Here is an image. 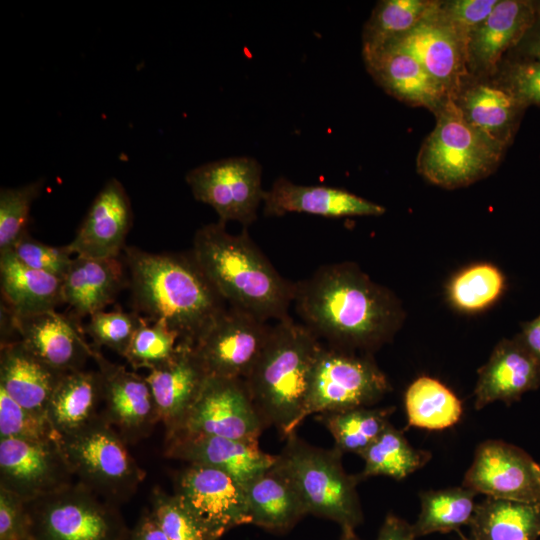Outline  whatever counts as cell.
<instances>
[{
    "instance_id": "28",
    "label": "cell",
    "mask_w": 540,
    "mask_h": 540,
    "mask_svg": "<svg viewBox=\"0 0 540 540\" xmlns=\"http://www.w3.org/2000/svg\"><path fill=\"white\" fill-rule=\"evenodd\" d=\"M64 374L38 359L20 340L1 343L0 388L27 409L46 413Z\"/></svg>"
},
{
    "instance_id": "4",
    "label": "cell",
    "mask_w": 540,
    "mask_h": 540,
    "mask_svg": "<svg viewBox=\"0 0 540 540\" xmlns=\"http://www.w3.org/2000/svg\"><path fill=\"white\" fill-rule=\"evenodd\" d=\"M322 347L312 331L290 316L271 326L262 352L243 379L265 428L274 426L286 438L301 424Z\"/></svg>"
},
{
    "instance_id": "29",
    "label": "cell",
    "mask_w": 540,
    "mask_h": 540,
    "mask_svg": "<svg viewBox=\"0 0 540 540\" xmlns=\"http://www.w3.org/2000/svg\"><path fill=\"white\" fill-rule=\"evenodd\" d=\"M243 487L250 524L284 533L307 515L292 484L273 466L244 483Z\"/></svg>"
},
{
    "instance_id": "3",
    "label": "cell",
    "mask_w": 540,
    "mask_h": 540,
    "mask_svg": "<svg viewBox=\"0 0 540 540\" xmlns=\"http://www.w3.org/2000/svg\"><path fill=\"white\" fill-rule=\"evenodd\" d=\"M192 253L224 301L262 321L289 317L295 283L285 279L250 238L220 221L195 233Z\"/></svg>"
},
{
    "instance_id": "7",
    "label": "cell",
    "mask_w": 540,
    "mask_h": 540,
    "mask_svg": "<svg viewBox=\"0 0 540 540\" xmlns=\"http://www.w3.org/2000/svg\"><path fill=\"white\" fill-rule=\"evenodd\" d=\"M126 444L101 414L60 440L77 482L116 506L128 501L145 477Z\"/></svg>"
},
{
    "instance_id": "2",
    "label": "cell",
    "mask_w": 540,
    "mask_h": 540,
    "mask_svg": "<svg viewBox=\"0 0 540 540\" xmlns=\"http://www.w3.org/2000/svg\"><path fill=\"white\" fill-rule=\"evenodd\" d=\"M124 250L135 312L149 322L163 323L179 343L194 347L228 306L192 251Z\"/></svg>"
},
{
    "instance_id": "49",
    "label": "cell",
    "mask_w": 540,
    "mask_h": 540,
    "mask_svg": "<svg viewBox=\"0 0 540 540\" xmlns=\"http://www.w3.org/2000/svg\"><path fill=\"white\" fill-rule=\"evenodd\" d=\"M412 525L389 513L385 517L376 540H416Z\"/></svg>"
},
{
    "instance_id": "35",
    "label": "cell",
    "mask_w": 540,
    "mask_h": 540,
    "mask_svg": "<svg viewBox=\"0 0 540 540\" xmlns=\"http://www.w3.org/2000/svg\"><path fill=\"white\" fill-rule=\"evenodd\" d=\"M438 0H382L371 12L362 33V54L378 50L411 31Z\"/></svg>"
},
{
    "instance_id": "52",
    "label": "cell",
    "mask_w": 540,
    "mask_h": 540,
    "mask_svg": "<svg viewBox=\"0 0 540 540\" xmlns=\"http://www.w3.org/2000/svg\"><path fill=\"white\" fill-rule=\"evenodd\" d=\"M341 529H342V533H341L340 540H361L356 535L355 529L349 528V527H345V528H341Z\"/></svg>"
},
{
    "instance_id": "10",
    "label": "cell",
    "mask_w": 540,
    "mask_h": 540,
    "mask_svg": "<svg viewBox=\"0 0 540 540\" xmlns=\"http://www.w3.org/2000/svg\"><path fill=\"white\" fill-rule=\"evenodd\" d=\"M185 180L194 198L215 210L218 221H236L246 228L257 219L265 191L256 159L229 157L205 163L190 170Z\"/></svg>"
},
{
    "instance_id": "5",
    "label": "cell",
    "mask_w": 540,
    "mask_h": 540,
    "mask_svg": "<svg viewBox=\"0 0 540 540\" xmlns=\"http://www.w3.org/2000/svg\"><path fill=\"white\" fill-rule=\"evenodd\" d=\"M276 455L273 467L294 487L307 514L355 529L363 522L356 486L359 476L349 475L336 447L322 449L299 438L295 432Z\"/></svg>"
},
{
    "instance_id": "12",
    "label": "cell",
    "mask_w": 540,
    "mask_h": 540,
    "mask_svg": "<svg viewBox=\"0 0 540 540\" xmlns=\"http://www.w3.org/2000/svg\"><path fill=\"white\" fill-rule=\"evenodd\" d=\"M271 326L228 306L194 349L209 376L244 379L262 352Z\"/></svg>"
},
{
    "instance_id": "37",
    "label": "cell",
    "mask_w": 540,
    "mask_h": 540,
    "mask_svg": "<svg viewBox=\"0 0 540 540\" xmlns=\"http://www.w3.org/2000/svg\"><path fill=\"white\" fill-rule=\"evenodd\" d=\"M394 407H358L336 412H326L319 420L326 426L342 453L361 455L384 431Z\"/></svg>"
},
{
    "instance_id": "15",
    "label": "cell",
    "mask_w": 540,
    "mask_h": 540,
    "mask_svg": "<svg viewBox=\"0 0 540 540\" xmlns=\"http://www.w3.org/2000/svg\"><path fill=\"white\" fill-rule=\"evenodd\" d=\"M60 442L0 438V487L29 503L72 484Z\"/></svg>"
},
{
    "instance_id": "40",
    "label": "cell",
    "mask_w": 540,
    "mask_h": 540,
    "mask_svg": "<svg viewBox=\"0 0 540 540\" xmlns=\"http://www.w3.org/2000/svg\"><path fill=\"white\" fill-rule=\"evenodd\" d=\"M149 511L169 540H219L174 493L155 488Z\"/></svg>"
},
{
    "instance_id": "26",
    "label": "cell",
    "mask_w": 540,
    "mask_h": 540,
    "mask_svg": "<svg viewBox=\"0 0 540 540\" xmlns=\"http://www.w3.org/2000/svg\"><path fill=\"white\" fill-rule=\"evenodd\" d=\"M363 58L375 82L399 101L427 108L434 114L448 98L439 83L409 53L385 46L363 54Z\"/></svg>"
},
{
    "instance_id": "38",
    "label": "cell",
    "mask_w": 540,
    "mask_h": 540,
    "mask_svg": "<svg viewBox=\"0 0 540 540\" xmlns=\"http://www.w3.org/2000/svg\"><path fill=\"white\" fill-rule=\"evenodd\" d=\"M506 278L495 265L475 263L457 272L447 285L451 305L462 312L474 313L493 305L503 294Z\"/></svg>"
},
{
    "instance_id": "14",
    "label": "cell",
    "mask_w": 540,
    "mask_h": 540,
    "mask_svg": "<svg viewBox=\"0 0 540 540\" xmlns=\"http://www.w3.org/2000/svg\"><path fill=\"white\" fill-rule=\"evenodd\" d=\"M463 486L491 498L540 503V465L515 445L486 440L477 447Z\"/></svg>"
},
{
    "instance_id": "17",
    "label": "cell",
    "mask_w": 540,
    "mask_h": 540,
    "mask_svg": "<svg viewBox=\"0 0 540 540\" xmlns=\"http://www.w3.org/2000/svg\"><path fill=\"white\" fill-rule=\"evenodd\" d=\"M466 45V41L439 11L438 0L437 6L411 31L385 46L415 57L452 98L469 76Z\"/></svg>"
},
{
    "instance_id": "31",
    "label": "cell",
    "mask_w": 540,
    "mask_h": 540,
    "mask_svg": "<svg viewBox=\"0 0 540 540\" xmlns=\"http://www.w3.org/2000/svg\"><path fill=\"white\" fill-rule=\"evenodd\" d=\"M102 377L98 370L66 373L56 386L46 409L60 437L83 428L101 413Z\"/></svg>"
},
{
    "instance_id": "23",
    "label": "cell",
    "mask_w": 540,
    "mask_h": 540,
    "mask_svg": "<svg viewBox=\"0 0 540 540\" xmlns=\"http://www.w3.org/2000/svg\"><path fill=\"white\" fill-rule=\"evenodd\" d=\"M165 456L221 470L242 485L271 468L276 456L260 450L258 441L218 436H175L166 439Z\"/></svg>"
},
{
    "instance_id": "45",
    "label": "cell",
    "mask_w": 540,
    "mask_h": 540,
    "mask_svg": "<svg viewBox=\"0 0 540 540\" xmlns=\"http://www.w3.org/2000/svg\"><path fill=\"white\" fill-rule=\"evenodd\" d=\"M24 265L63 279L73 260V253L67 245L55 247L24 236L12 250Z\"/></svg>"
},
{
    "instance_id": "43",
    "label": "cell",
    "mask_w": 540,
    "mask_h": 540,
    "mask_svg": "<svg viewBox=\"0 0 540 540\" xmlns=\"http://www.w3.org/2000/svg\"><path fill=\"white\" fill-rule=\"evenodd\" d=\"M142 320L143 317L135 311L102 310L89 316L85 330L97 346L108 347L124 357Z\"/></svg>"
},
{
    "instance_id": "46",
    "label": "cell",
    "mask_w": 540,
    "mask_h": 540,
    "mask_svg": "<svg viewBox=\"0 0 540 540\" xmlns=\"http://www.w3.org/2000/svg\"><path fill=\"white\" fill-rule=\"evenodd\" d=\"M498 1L439 0V11L467 44L470 33L488 17Z\"/></svg>"
},
{
    "instance_id": "32",
    "label": "cell",
    "mask_w": 540,
    "mask_h": 540,
    "mask_svg": "<svg viewBox=\"0 0 540 540\" xmlns=\"http://www.w3.org/2000/svg\"><path fill=\"white\" fill-rule=\"evenodd\" d=\"M469 526L473 540H537L540 503L487 497L477 504Z\"/></svg>"
},
{
    "instance_id": "16",
    "label": "cell",
    "mask_w": 540,
    "mask_h": 540,
    "mask_svg": "<svg viewBox=\"0 0 540 540\" xmlns=\"http://www.w3.org/2000/svg\"><path fill=\"white\" fill-rule=\"evenodd\" d=\"M93 359L102 377L101 416L127 444L149 436L160 418L145 376L108 361L97 350Z\"/></svg>"
},
{
    "instance_id": "6",
    "label": "cell",
    "mask_w": 540,
    "mask_h": 540,
    "mask_svg": "<svg viewBox=\"0 0 540 540\" xmlns=\"http://www.w3.org/2000/svg\"><path fill=\"white\" fill-rule=\"evenodd\" d=\"M436 124L418 152V173L445 189L466 187L488 177L505 151L475 130L452 98L434 113Z\"/></svg>"
},
{
    "instance_id": "44",
    "label": "cell",
    "mask_w": 540,
    "mask_h": 540,
    "mask_svg": "<svg viewBox=\"0 0 540 540\" xmlns=\"http://www.w3.org/2000/svg\"><path fill=\"white\" fill-rule=\"evenodd\" d=\"M493 78L527 107H540V60L504 58Z\"/></svg>"
},
{
    "instance_id": "47",
    "label": "cell",
    "mask_w": 540,
    "mask_h": 540,
    "mask_svg": "<svg viewBox=\"0 0 540 540\" xmlns=\"http://www.w3.org/2000/svg\"><path fill=\"white\" fill-rule=\"evenodd\" d=\"M0 540H33L27 502L1 487Z\"/></svg>"
},
{
    "instance_id": "24",
    "label": "cell",
    "mask_w": 540,
    "mask_h": 540,
    "mask_svg": "<svg viewBox=\"0 0 540 540\" xmlns=\"http://www.w3.org/2000/svg\"><path fill=\"white\" fill-rule=\"evenodd\" d=\"M540 388V362L514 337L502 339L478 370L475 408L502 401L511 404Z\"/></svg>"
},
{
    "instance_id": "48",
    "label": "cell",
    "mask_w": 540,
    "mask_h": 540,
    "mask_svg": "<svg viewBox=\"0 0 540 540\" xmlns=\"http://www.w3.org/2000/svg\"><path fill=\"white\" fill-rule=\"evenodd\" d=\"M504 58L540 60V6L537 16L529 29Z\"/></svg>"
},
{
    "instance_id": "13",
    "label": "cell",
    "mask_w": 540,
    "mask_h": 540,
    "mask_svg": "<svg viewBox=\"0 0 540 540\" xmlns=\"http://www.w3.org/2000/svg\"><path fill=\"white\" fill-rule=\"evenodd\" d=\"M174 494L218 539L250 524L243 485L216 468L188 463L175 478Z\"/></svg>"
},
{
    "instance_id": "41",
    "label": "cell",
    "mask_w": 540,
    "mask_h": 540,
    "mask_svg": "<svg viewBox=\"0 0 540 540\" xmlns=\"http://www.w3.org/2000/svg\"><path fill=\"white\" fill-rule=\"evenodd\" d=\"M179 338L161 322L143 318L123 358L137 369H155L168 362L176 352Z\"/></svg>"
},
{
    "instance_id": "8",
    "label": "cell",
    "mask_w": 540,
    "mask_h": 540,
    "mask_svg": "<svg viewBox=\"0 0 540 540\" xmlns=\"http://www.w3.org/2000/svg\"><path fill=\"white\" fill-rule=\"evenodd\" d=\"M33 540H128L130 531L111 504L79 482L27 503Z\"/></svg>"
},
{
    "instance_id": "42",
    "label": "cell",
    "mask_w": 540,
    "mask_h": 540,
    "mask_svg": "<svg viewBox=\"0 0 540 540\" xmlns=\"http://www.w3.org/2000/svg\"><path fill=\"white\" fill-rule=\"evenodd\" d=\"M0 438L60 442L47 413L27 409L0 388Z\"/></svg>"
},
{
    "instance_id": "30",
    "label": "cell",
    "mask_w": 540,
    "mask_h": 540,
    "mask_svg": "<svg viewBox=\"0 0 540 540\" xmlns=\"http://www.w3.org/2000/svg\"><path fill=\"white\" fill-rule=\"evenodd\" d=\"M0 284L6 310L15 316L55 310L63 303V279L24 265L12 251L0 255Z\"/></svg>"
},
{
    "instance_id": "19",
    "label": "cell",
    "mask_w": 540,
    "mask_h": 540,
    "mask_svg": "<svg viewBox=\"0 0 540 540\" xmlns=\"http://www.w3.org/2000/svg\"><path fill=\"white\" fill-rule=\"evenodd\" d=\"M8 311V310H7ZM9 312V311H8ZM11 327L20 341L52 369L69 373L84 369L94 357L79 325L55 310L15 316L10 312Z\"/></svg>"
},
{
    "instance_id": "11",
    "label": "cell",
    "mask_w": 540,
    "mask_h": 540,
    "mask_svg": "<svg viewBox=\"0 0 540 540\" xmlns=\"http://www.w3.org/2000/svg\"><path fill=\"white\" fill-rule=\"evenodd\" d=\"M265 426L243 379L209 376L175 436L258 441Z\"/></svg>"
},
{
    "instance_id": "36",
    "label": "cell",
    "mask_w": 540,
    "mask_h": 540,
    "mask_svg": "<svg viewBox=\"0 0 540 540\" xmlns=\"http://www.w3.org/2000/svg\"><path fill=\"white\" fill-rule=\"evenodd\" d=\"M360 456L365 462L360 479L384 475L395 480L404 479L431 458L429 452L414 448L390 423Z\"/></svg>"
},
{
    "instance_id": "51",
    "label": "cell",
    "mask_w": 540,
    "mask_h": 540,
    "mask_svg": "<svg viewBox=\"0 0 540 540\" xmlns=\"http://www.w3.org/2000/svg\"><path fill=\"white\" fill-rule=\"evenodd\" d=\"M515 337L540 362V314L522 323L521 332Z\"/></svg>"
},
{
    "instance_id": "9",
    "label": "cell",
    "mask_w": 540,
    "mask_h": 540,
    "mask_svg": "<svg viewBox=\"0 0 540 540\" xmlns=\"http://www.w3.org/2000/svg\"><path fill=\"white\" fill-rule=\"evenodd\" d=\"M391 386L369 354L322 347L313 367L301 421L314 413L370 407Z\"/></svg>"
},
{
    "instance_id": "53",
    "label": "cell",
    "mask_w": 540,
    "mask_h": 540,
    "mask_svg": "<svg viewBox=\"0 0 540 540\" xmlns=\"http://www.w3.org/2000/svg\"><path fill=\"white\" fill-rule=\"evenodd\" d=\"M463 540H473V539H465V538H464Z\"/></svg>"
},
{
    "instance_id": "50",
    "label": "cell",
    "mask_w": 540,
    "mask_h": 540,
    "mask_svg": "<svg viewBox=\"0 0 540 540\" xmlns=\"http://www.w3.org/2000/svg\"><path fill=\"white\" fill-rule=\"evenodd\" d=\"M128 540H169L151 512H145L129 533Z\"/></svg>"
},
{
    "instance_id": "18",
    "label": "cell",
    "mask_w": 540,
    "mask_h": 540,
    "mask_svg": "<svg viewBox=\"0 0 540 540\" xmlns=\"http://www.w3.org/2000/svg\"><path fill=\"white\" fill-rule=\"evenodd\" d=\"M540 1L499 0L488 17L469 35L466 63L470 76L493 78L509 51L535 20Z\"/></svg>"
},
{
    "instance_id": "33",
    "label": "cell",
    "mask_w": 540,
    "mask_h": 540,
    "mask_svg": "<svg viewBox=\"0 0 540 540\" xmlns=\"http://www.w3.org/2000/svg\"><path fill=\"white\" fill-rule=\"evenodd\" d=\"M404 406L409 426L431 431L455 425L463 412L455 393L429 376H421L408 386Z\"/></svg>"
},
{
    "instance_id": "22",
    "label": "cell",
    "mask_w": 540,
    "mask_h": 540,
    "mask_svg": "<svg viewBox=\"0 0 540 540\" xmlns=\"http://www.w3.org/2000/svg\"><path fill=\"white\" fill-rule=\"evenodd\" d=\"M209 375L193 346L178 343L173 357L145 376L166 438L181 427Z\"/></svg>"
},
{
    "instance_id": "1",
    "label": "cell",
    "mask_w": 540,
    "mask_h": 540,
    "mask_svg": "<svg viewBox=\"0 0 540 540\" xmlns=\"http://www.w3.org/2000/svg\"><path fill=\"white\" fill-rule=\"evenodd\" d=\"M293 303L318 338L365 354L390 342L405 319L396 295L352 262L323 265L295 282Z\"/></svg>"
},
{
    "instance_id": "25",
    "label": "cell",
    "mask_w": 540,
    "mask_h": 540,
    "mask_svg": "<svg viewBox=\"0 0 540 540\" xmlns=\"http://www.w3.org/2000/svg\"><path fill=\"white\" fill-rule=\"evenodd\" d=\"M266 216L306 213L323 217L381 216L385 208L345 189L298 185L285 177L276 179L263 197Z\"/></svg>"
},
{
    "instance_id": "39",
    "label": "cell",
    "mask_w": 540,
    "mask_h": 540,
    "mask_svg": "<svg viewBox=\"0 0 540 540\" xmlns=\"http://www.w3.org/2000/svg\"><path fill=\"white\" fill-rule=\"evenodd\" d=\"M44 180L0 190V255L10 252L28 234L30 209L41 194Z\"/></svg>"
},
{
    "instance_id": "34",
    "label": "cell",
    "mask_w": 540,
    "mask_h": 540,
    "mask_svg": "<svg viewBox=\"0 0 540 540\" xmlns=\"http://www.w3.org/2000/svg\"><path fill=\"white\" fill-rule=\"evenodd\" d=\"M476 493L464 486L430 490L420 495V513L412 525L416 537L448 533L469 525L477 504Z\"/></svg>"
},
{
    "instance_id": "21",
    "label": "cell",
    "mask_w": 540,
    "mask_h": 540,
    "mask_svg": "<svg viewBox=\"0 0 540 540\" xmlns=\"http://www.w3.org/2000/svg\"><path fill=\"white\" fill-rule=\"evenodd\" d=\"M133 212L128 194L115 178L94 198L73 240L67 244L76 256L119 257L131 228Z\"/></svg>"
},
{
    "instance_id": "27",
    "label": "cell",
    "mask_w": 540,
    "mask_h": 540,
    "mask_svg": "<svg viewBox=\"0 0 540 540\" xmlns=\"http://www.w3.org/2000/svg\"><path fill=\"white\" fill-rule=\"evenodd\" d=\"M129 285L125 267L118 257L76 256L63 278V303L77 318L104 310Z\"/></svg>"
},
{
    "instance_id": "20",
    "label": "cell",
    "mask_w": 540,
    "mask_h": 540,
    "mask_svg": "<svg viewBox=\"0 0 540 540\" xmlns=\"http://www.w3.org/2000/svg\"><path fill=\"white\" fill-rule=\"evenodd\" d=\"M452 100L475 130L504 150L512 144L528 108L494 78L470 75Z\"/></svg>"
}]
</instances>
